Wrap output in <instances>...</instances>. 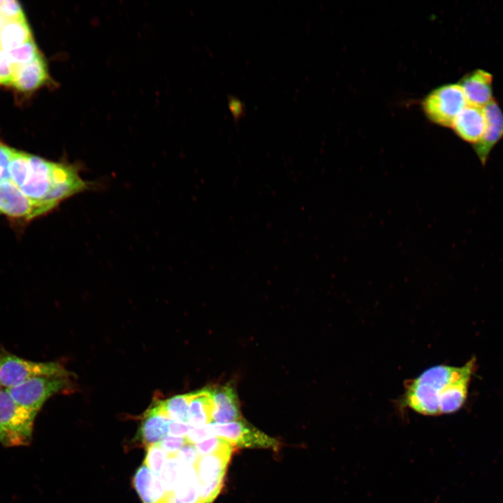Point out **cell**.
Here are the masks:
<instances>
[{
	"mask_svg": "<svg viewBox=\"0 0 503 503\" xmlns=\"http://www.w3.org/2000/svg\"><path fill=\"white\" fill-rule=\"evenodd\" d=\"M68 372L57 363H39L14 354L0 353V382L7 389L32 378L63 374Z\"/></svg>",
	"mask_w": 503,
	"mask_h": 503,
	"instance_id": "cell-5",
	"label": "cell"
},
{
	"mask_svg": "<svg viewBox=\"0 0 503 503\" xmlns=\"http://www.w3.org/2000/svg\"><path fill=\"white\" fill-rule=\"evenodd\" d=\"M10 180L20 188L26 182L29 173V154L14 150L8 166Z\"/></svg>",
	"mask_w": 503,
	"mask_h": 503,
	"instance_id": "cell-22",
	"label": "cell"
},
{
	"mask_svg": "<svg viewBox=\"0 0 503 503\" xmlns=\"http://www.w3.org/2000/svg\"><path fill=\"white\" fill-rule=\"evenodd\" d=\"M146 447V455L143 464L154 474H158L168 458V454L158 444Z\"/></svg>",
	"mask_w": 503,
	"mask_h": 503,
	"instance_id": "cell-24",
	"label": "cell"
},
{
	"mask_svg": "<svg viewBox=\"0 0 503 503\" xmlns=\"http://www.w3.org/2000/svg\"><path fill=\"white\" fill-rule=\"evenodd\" d=\"M486 126L483 108L467 104L454 120L452 128L462 140L474 145L482 138Z\"/></svg>",
	"mask_w": 503,
	"mask_h": 503,
	"instance_id": "cell-12",
	"label": "cell"
},
{
	"mask_svg": "<svg viewBox=\"0 0 503 503\" xmlns=\"http://www.w3.org/2000/svg\"><path fill=\"white\" fill-rule=\"evenodd\" d=\"M49 80L48 66L41 54L28 64L14 67L12 86L20 92H29L41 87Z\"/></svg>",
	"mask_w": 503,
	"mask_h": 503,
	"instance_id": "cell-15",
	"label": "cell"
},
{
	"mask_svg": "<svg viewBox=\"0 0 503 503\" xmlns=\"http://www.w3.org/2000/svg\"><path fill=\"white\" fill-rule=\"evenodd\" d=\"M193 396L194 392L175 395L159 402L172 421L188 423V411Z\"/></svg>",
	"mask_w": 503,
	"mask_h": 503,
	"instance_id": "cell-21",
	"label": "cell"
},
{
	"mask_svg": "<svg viewBox=\"0 0 503 503\" xmlns=\"http://www.w3.org/2000/svg\"><path fill=\"white\" fill-rule=\"evenodd\" d=\"M486 119L485 132L474 150L482 165L487 163L493 147L503 138V112L493 99L483 107Z\"/></svg>",
	"mask_w": 503,
	"mask_h": 503,
	"instance_id": "cell-10",
	"label": "cell"
},
{
	"mask_svg": "<svg viewBox=\"0 0 503 503\" xmlns=\"http://www.w3.org/2000/svg\"><path fill=\"white\" fill-rule=\"evenodd\" d=\"M14 150L0 143V181L10 180L8 166Z\"/></svg>",
	"mask_w": 503,
	"mask_h": 503,
	"instance_id": "cell-30",
	"label": "cell"
},
{
	"mask_svg": "<svg viewBox=\"0 0 503 503\" xmlns=\"http://www.w3.org/2000/svg\"><path fill=\"white\" fill-rule=\"evenodd\" d=\"M134 487L143 503H161L165 490L159 478L146 465H142L135 474Z\"/></svg>",
	"mask_w": 503,
	"mask_h": 503,
	"instance_id": "cell-17",
	"label": "cell"
},
{
	"mask_svg": "<svg viewBox=\"0 0 503 503\" xmlns=\"http://www.w3.org/2000/svg\"><path fill=\"white\" fill-rule=\"evenodd\" d=\"M55 207L27 196L10 180L0 181V212L13 219L29 221L45 214Z\"/></svg>",
	"mask_w": 503,
	"mask_h": 503,
	"instance_id": "cell-8",
	"label": "cell"
},
{
	"mask_svg": "<svg viewBox=\"0 0 503 503\" xmlns=\"http://www.w3.org/2000/svg\"><path fill=\"white\" fill-rule=\"evenodd\" d=\"M33 40L27 20H8L0 29V50L9 52Z\"/></svg>",
	"mask_w": 503,
	"mask_h": 503,
	"instance_id": "cell-19",
	"label": "cell"
},
{
	"mask_svg": "<svg viewBox=\"0 0 503 503\" xmlns=\"http://www.w3.org/2000/svg\"><path fill=\"white\" fill-rule=\"evenodd\" d=\"M213 437L208 425L192 428L185 437L188 444H196L206 439Z\"/></svg>",
	"mask_w": 503,
	"mask_h": 503,
	"instance_id": "cell-31",
	"label": "cell"
},
{
	"mask_svg": "<svg viewBox=\"0 0 503 503\" xmlns=\"http://www.w3.org/2000/svg\"><path fill=\"white\" fill-rule=\"evenodd\" d=\"M439 395L431 386L414 378L405 385L402 402L418 414L437 416L441 414Z\"/></svg>",
	"mask_w": 503,
	"mask_h": 503,
	"instance_id": "cell-9",
	"label": "cell"
},
{
	"mask_svg": "<svg viewBox=\"0 0 503 503\" xmlns=\"http://www.w3.org/2000/svg\"><path fill=\"white\" fill-rule=\"evenodd\" d=\"M37 413L17 404L6 388L0 390V442L5 446L28 445Z\"/></svg>",
	"mask_w": 503,
	"mask_h": 503,
	"instance_id": "cell-2",
	"label": "cell"
},
{
	"mask_svg": "<svg viewBox=\"0 0 503 503\" xmlns=\"http://www.w3.org/2000/svg\"><path fill=\"white\" fill-rule=\"evenodd\" d=\"M175 456L181 463L194 467L199 458L195 445L192 444L183 445L177 452Z\"/></svg>",
	"mask_w": 503,
	"mask_h": 503,
	"instance_id": "cell-28",
	"label": "cell"
},
{
	"mask_svg": "<svg viewBox=\"0 0 503 503\" xmlns=\"http://www.w3.org/2000/svg\"><path fill=\"white\" fill-rule=\"evenodd\" d=\"M213 398L212 423H226L240 419L235 391L229 386L212 390Z\"/></svg>",
	"mask_w": 503,
	"mask_h": 503,
	"instance_id": "cell-16",
	"label": "cell"
},
{
	"mask_svg": "<svg viewBox=\"0 0 503 503\" xmlns=\"http://www.w3.org/2000/svg\"><path fill=\"white\" fill-rule=\"evenodd\" d=\"M208 426L212 437L221 438L232 446L272 450L279 448L277 440L241 419L226 423H212Z\"/></svg>",
	"mask_w": 503,
	"mask_h": 503,
	"instance_id": "cell-7",
	"label": "cell"
},
{
	"mask_svg": "<svg viewBox=\"0 0 503 503\" xmlns=\"http://www.w3.org/2000/svg\"><path fill=\"white\" fill-rule=\"evenodd\" d=\"M69 377L68 372L36 377L6 390L17 404L38 413L48 398L71 386Z\"/></svg>",
	"mask_w": 503,
	"mask_h": 503,
	"instance_id": "cell-3",
	"label": "cell"
},
{
	"mask_svg": "<svg viewBox=\"0 0 503 503\" xmlns=\"http://www.w3.org/2000/svg\"><path fill=\"white\" fill-rule=\"evenodd\" d=\"M14 78V66L8 52L0 50V85H12Z\"/></svg>",
	"mask_w": 503,
	"mask_h": 503,
	"instance_id": "cell-27",
	"label": "cell"
},
{
	"mask_svg": "<svg viewBox=\"0 0 503 503\" xmlns=\"http://www.w3.org/2000/svg\"><path fill=\"white\" fill-rule=\"evenodd\" d=\"M172 420L167 416L159 402L148 409L140 423L138 437L146 446L156 444L168 435Z\"/></svg>",
	"mask_w": 503,
	"mask_h": 503,
	"instance_id": "cell-14",
	"label": "cell"
},
{
	"mask_svg": "<svg viewBox=\"0 0 503 503\" xmlns=\"http://www.w3.org/2000/svg\"><path fill=\"white\" fill-rule=\"evenodd\" d=\"M188 443L185 437L168 435L156 444L168 455H175L182 446Z\"/></svg>",
	"mask_w": 503,
	"mask_h": 503,
	"instance_id": "cell-29",
	"label": "cell"
},
{
	"mask_svg": "<svg viewBox=\"0 0 503 503\" xmlns=\"http://www.w3.org/2000/svg\"><path fill=\"white\" fill-rule=\"evenodd\" d=\"M459 85L469 105L483 108L493 100V75L485 70L473 71Z\"/></svg>",
	"mask_w": 503,
	"mask_h": 503,
	"instance_id": "cell-13",
	"label": "cell"
},
{
	"mask_svg": "<svg viewBox=\"0 0 503 503\" xmlns=\"http://www.w3.org/2000/svg\"><path fill=\"white\" fill-rule=\"evenodd\" d=\"M29 173L20 189L30 198L51 204L59 203L88 188L78 168L66 163L48 161L29 154Z\"/></svg>",
	"mask_w": 503,
	"mask_h": 503,
	"instance_id": "cell-1",
	"label": "cell"
},
{
	"mask_svg": "<svg viewBox=\"0 0 503 503\" xmlns=\"http://www.w3.org/2000/svg\"><path fill=\"white\" fill-rule=\"evenodd\" d=\"M213 407L212 390L194 392L188 411V423L192 428L212 423Z\"/></svg>",
	"mask_w": 503,
	"mask_h": 503,
	"instance_id": "cell-18",
	"label": "cell"
},
{
	"mask_svg": "<svg viewBox=\"0 0 503 503\" xmlns=\"http://www.w3.org/2000/svg\"><path fill=\"white\" fill-rule=\"evenodd\" d=\"M8 54L14 67L28 64L41 55L34 39L8 52Z\"/></svg>",
	"mask_w": 503,
	"mask_h": 503,
	"instance_id": "cell-23",
	"label": "cell"
},
{
	"mask_svg": "<svg viewBox=\"0 0 503 503\" xmlns=\"http://www.w3.org/2000/svg\"><path fill=\"white\" fill-rule=\"evenodd\" d=\"M231 452L232 447L217 453L199 455L195 469L201 503H212L219 493Z\"/></svg>",
	"mask_w": 503,
	"mask_h": 503,
	"instance_id": "cell-6",
	"label": "cell"
},
{
	"mask_svg": "<svg viewBox=\"0 0 503 503\" xmlns=\"http://www.w3.org/2000/svg\"><path fill=\"white\" fill-rule=\"evenodd\" d=\"M463 369V365L461 367L446 365H435L424 370L416 379L429 384L440 394L444 388L461 375Z\"/></svg>",
	"mask_w": 503,
	"mask_h": 503,
	"instance_id": "cell-20",
	"label": "cell"
},
{
	"mask_svg": "<svg viewBox=\"0 0 503 503\" xmlns=\"http://www.w3.org/2000/svg\"><path fill=\"white\" fill-rule=\"evenodd\" d=\"M1 213V212H0Z\"/></svg>",
	"mask_w": 503,
	"mask_h": 503,
	"instance_id": "cell-35",
	"label": "cell"
},
{
	"mask_svg": "<svg viewBox=\"0 0 503 503\" xmlns=\"http://www.w3.org/2000/svg\"><path fill=\"white\" fill-rule=\"evenodd\" d=\"M1 387H2V386H1V382H0V390L1 389Z\"/></svg>",
	"mask_w": 503,
	"mask_h": 503,
	"instance_id": "cell-34",
	"label": "cell"
},
{
	"mask_svg": "<svg viewBox=\"0 0 503 503\" xmlns=\"http://www.w3.org/2000/svg\"><path fill=\"white\" fill-rule=\"evenodd\" d=\"M467 102L459 84H449L433 90L424 100L423 109L434 123L452 127L454 120Z\"/></svg>",
	"mask_w": 503,
	"mask_h": 503,
	"instance_id": "cell-4",
	"label": "cell"
},
{
	"mask_svg": "<svg viewBox=\"0 0 503 503\" xmlns=\"http://www.w3.org/2000/svg\"><path fill=\"white\" fill-rule=\"evenodd\" d=\"M194 445L199 455L214 454L233 447L224 439L217 437L206 439Z\"/></svg>",
	"mask_w": 503,
	"mask_h": 503,
	"instance_id": "cell-25",
	"label": "cell"
},
{
	"mask_svg": "<svg viewBox=\"0 0 503 503\" xmlns=\"http://www.w3.org/2000/svg\"><path fill=\"white\" fill-rule=\"evenodd\" d=\"M228 105L230 110L235 119L240 118L245 113V107L242 103L235 97H228Z\"/></svg>",
	"mask_w": 503,
	"mask_h": 503,
	"instance_id": "cell-33",
	"label": "cell"
},
{
	"mask_svg": "<svg viewBox=\"0 0 503 503\" xmlns=\"http://www.w3.org/2000/svg\"><path fill=\"white\" fill-rule=\"evenodd\" d=\"M192 427L189 423L171 421L169 425L168 435L185 437Z\"/></svg>",
	"mask_w": 503,
	"mask_h": 503,
	"instance_id": "cell-32",
	"label": "cell"
},
{
	"mask_svg": "<svg viewBox=\"0 0 503 503\" xmlns=\"http://www.w3.org/2000/svg\"><path fill=\"white\" fill-rule=\"evenodd\" d=\"M475 365V358L469 360L463 365L464 369L461 375L442 391L439 396L441 414L454 413L462 407L467 398Z\"/></svg>",
	"mask_w": 503,
	"mask_h": 503,
	"instance_id": "cell-11",
	"label": "cell"
},
{
	"mask_svg": "<svg viewBox=\"0 0 503 503\" xmlns=\"http://www.w3.org/2000/svg\"><path fill=\"white\" fill-rule=\"evenodd\" d=\"M0 16L6 20L26 19L21 5L15 0H0Z\"/></svg>",
	"mask_w": 503,
	"mask_h": 503,
	"instance_id": "cell-26",
	"label": "cell"
}]
</instances>
